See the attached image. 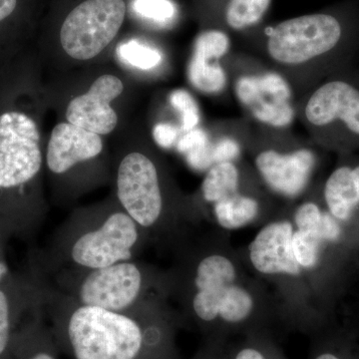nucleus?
Here are the masks:
<instances>
[{"instance_id":"cd10ccee","label":"nucleus","mask_w":359,"mask_h":359,"mask_svg":"<svg viewBox=\"0 0 359 359\" xmlns=\"http://www.w3.org/2000/svg\"><path fill=\"white\" fill-rule=\"evenodd\" d=\"M240 145L231 138H223L212 145V160L214 164L231 162L240 154Z\"/></svg>"},{"instance_id":"f3484780","label":"nucleus","mask_w":359,"mask_h":359,"mask_svg":"<svg viewBox=\"0 0 359 359\" xmlns=\"http://www.w3.org/2000/svg\"><path fill=\"white\" fill-rule=\"evenodd\" d=\"M235 266L228 257L212 255L203 259L196 269L195 285L197 290L224 289L235 283Z\"/></svg>"},{"instance_id":"393cba45","label":"nucleus","mask_w":359,"mask_h":359,"mask_svg":"<svg viewBox=\"0 0 359 359\" xmlns=\"http://www.w3.org/2000/svg\"><path fill=\"white\" fill-rule=\"evenodd\" d=\"M323 212L320 207L313 202L304 203L299 205L294 215V223L297 231L320 233Z\"/></svg>"},{"instance_id":"b1692460","label":"nucleus","mask_w":359,"mask_h":359,"mask_svg":"<svg viewBox=\"0 0 359 359\" xmlns=\"http://www.w3.org/2000/svg\"><path fill=\"white\" fill-rule=\"evenodd\" d=\"M135 13L156 22H168L176 15V6L171 0H134Z\"/></svg>"},{"instance_id":"7c9ffc66","label":"nucleus","mask_w":359,"mask_h":359,"mask_svg":"<svg viewBox=\"0 0 359 359\" xmlns=\"http://www.w3.org/2000/svg\"><path fill=\"white\" fill-rule=\"evenodd\" d=\"M233 359H268V358L261 349L249 346L238 349Z\"/></svg>"},{"instance_id":"9b49d317","label":"nucleus","mask_w":359,"mask_h":359,"mask_svg":"<svg viewBox=\"0 0 359 359\" xmlns=\"http://www.w3.org/2000/svg\"><path fill=\"white\" fill-rule=\"evenodd\" d=\"M316 165V156L309 149H299L292 153L266 150L256 158L257 171L271 190L295 197L306 186Z\"/></svg>"},{"instance_id":"f8f14e48","label":"nucleus","mask_w":359,"mask_h":359,"mask_svg":"<svg viewBox=\"0 0 359 359\" xmlns=\"http://www.w3.org/2000/svg\"><path fill=\"white\" fill-rule=\"evenodd\" d=\"M294 228L287 221L275 222L264 226L249 247L252 266L264 275L297 276L301 266L292 250Z\"/></svg>"},{"instance_id":"6ab92c4d","label":"nucleus","mask_w":359,"mask_h":359,"mask_svg":"<svg viewBox=\"0 0 359 359\" xmlns=\"http://www.w3.org/2000/svg\"><path fill=\"white\" fill-rule=\"evenodd\" d=\"M271 0H230L226 20L233 29L241 30L257 25L264 18Z\"/></svg>"},{"instance_id":"5701e85b","label":"nucleus","mask_w":359,"mask_h":359,"mask_svg":"<svg viewBox=\"0 0 359 359\" xmlns=\"http://www.w3.org/2000/svg\"><path fill=\"white\" fill-rule=\"evenodd\" d=\"M170 101L182 116V130L189 132L195 129L200 122V112L193 96L186 90H176L170 96Z\"/></svg>"},{"instance_id":"0eeeda50","label":"nucleus","mask_w":359,"mask_h":359,"mask_svg":"<svg viewBox=\"0 0 359 359\" xmlns=\"http://www.w3.org/2000/svg\"><path fill=\"white\" fill-rule=\"evenodd\" d=\"M117 196L124 212L140 228H152L163 212L159 174L153 161L139 152L130 153L117 172Z\"/></svg>"},{"instance_id":"412c9836","label":"nucleus","mask_w":359,"mask_h":359,"mask_svg":"<svg viewBox=\"0 0 359 359\" xmlns=\"http://www.w3.org/2000/svg\"><path fill=\"white\" fill-rule=\"evenodd\" d=\"M321 242L323 240L318 231H294L292 250L299 266L311 269L316 266L320 256Z\"/></svg>"},{"instance_id":"aec40b11","label":"nucleus","mask_w":359,"mask_h":359,"mask_svg":"<svg viewBox=\"0 0 359 359\" xmlns=\"http://www.w3.org/2000/svg\"><path fill=\"white\" fill-rule=\"evenodd\" d=\"M254 309V299L243 287L233 285L224 295L219 309V318L230 325H238L247 320Z\"/></svg>"},{"instance_id":"423d86ee","label":"nucleus","mask_w":359,"mask_h":359,"mask_svg":"<svg viewBox=\"0 0 359 359\" xmlns=\"http://www.w3.org/2000/svg\"><path fill=\"white\" fill-rule=\"evenodd\" d=\"M139 231L140 226L126 212H113L96 228L75 238L69 250L71 261L87 271L130 261Z\"/></svg>"},{"instance_id":"20e7f679","label":"nucleus","mask_w":359,"mask_h":359,"mask_svg":"<svg viewBox=\"0 0 359 359\" xmlns=\"http://www.w3.org/2000/svg\"><path fill=\"white\" fill-rule=\"evenodd\" d=\"M125 16L124 0H85L63 21L61 45L76 60L96 57L115 39Z\"/></svg>"},{"instance_id":"39448f33","label":"nucleus","mask_w":359,"mask_h":359,"mask_svg":"<svg viewBox=\"0 0 359 359\" xmlns=\"http://www.w3.org/2000/svg\"><path fill=\"white\" fill-rule=\"evenodd\" d=\"M36 122L21 111L0 114V192L27 185L42 167Z\"/></svg>"},{"instance_id":"7ed1b4c3","label":"nucleus","mask_w":359,"mask_h":359,"mask_svg":"<svg viewBox=\"0 0 359 359\" xmlns=\"http://www.w3.org/2000/svg\"><path fill=\"white\" fill-rule=\"evenodd\" d=\"M66 335L75 359H140L147 335L125 313L79 304L66 325Z\"/></svg>"},{"instance_id":"4be33fe9","label":"nucleus","mask_w":359,"mask_h":359,"mask_svg":"<svg viewBox=\"0 0 359 359\" xmlns=\"http://www.w3.org/2000/svg\"><path fill=\"white\" fill-rule=\"evenodd\" d=\"M118 55L125 62L143 70L152 69L162 60V55L157 49L136 40H130L120 45Z\"/></svg>"},{"instance_id":"473e14b6","label":"nucleus","mask_w":359,"mask_h":359,"mask_svg":"<svg viewBox=\"0 0 359 359\" xmlns=\"http://www.w3.org/2000/svg\"><path fill=\"white\" fill-rule=\"evenodd\" d=\"M313 359H341L335 353L325 351V353H318Z\"/></svg>"},{"instance_id":"2f4dec72","label":"nucleus","mask_w":359,"mask_h":359,"mask_svg":"<svg viewBox=\"0 0 359 359\" xmlns=\"http://www.w3.org/2000/svg\"><path fill=\"white\" fill-rule=\"evenodd\" d=\"M18 6V0H0V22L14 13Z\"/></svg>"},{"instance_id":"f257e3e1","label":"nucleus","mask_w":359,"mask_h":359,"mask_svg":"<svg viewBox=\"0 0 359 359\" xmlns=\"http://www.w3.org/2000/svg\"><path fill=\"white\" fill-rule=\"evenodd\" d=\"M358 39L346 21L332 13H314L283 21L266 42L269 57L287 69L306 67L313 86L351 66Z\"/></svg>"},{"instance_id":"72a5a7b5","label":"nucleus","mask_w":359,"mask_h":359,"mask_svg":"<svg viewBox=\"0 0 359 359\" xmlns=\"http://www.w3.org/2000/svg\"><path fill=\"white\" fill-rule=\"evenodd\" d=\"M29 359H56L53 354L47 353V351H41V353H35Z\"/></svg>"},{"instance_id":"c756f323","label":"nucleus","mask_w":359,"mask_h":359,"mask_svg":"<svg viewBox=\"0 0 359 359\" xmlns=\"http://www.w3.org/2000/svg\"><path fill=\"white\" fill-rule=\"evenodd\" d=\"M320 235L323 241H335L339 238L340 226L337 219L330 212H323L320 226Z\"/></svg>"},{"instance_id":"9d476101","label":"nucleus","mask_w":359,"mask_h":359,"mask_svg":"<svg viewBox=\"0 0 359 359\" xmlns=\"http://www.w3.org/2000/svg\"><path fill=\"white\" fill-rule=\"evenodd\" d=\"M123 90L124 85L114 75L97 78L87 93L70 101L66 110L68 122L98 135L111 133L117 126L118 116L110 104Z\"/></svg>"},{"instance_id":"4468645a","label":"nucleus","mask_w":359,"mask_h":359,"mask_svg":"<svg viewBox=\"0 0 359 359\" xmlns=\"http://www.w3.org/2000/svg\"><path fill=\"white\" fill-rule=\"evenodd\" d=\"M230 47L226 33L210 30L201 33L194 44L188 76L196 89L207 94H216L226 87V75L219 63Z\"/></svg>"},{"instance_id":"bb28decb","label":"nucleus","mask_w":359,"mask_h":359,"mask_svg":"<svg viewBox=\"0 0 359 359\" xmlns=\"http://www.w3.org/2000/svg\"><path fill=\"white\" fill-rule=\"evenodd\" d=\"M209 136L202 129H193L187 132L177 143V149L182 154H188L197 149L205 147L209 145Z\"/></svg>"},{"instance_id":"c85d7f7f","label":"nucleus","mask_w":359,"mask_h":359,"mask_svg":"<svg viewBox=\"0 0 359 359\" xmlns=\"http://www.w3.org/2000/svg\"><path fill=\"white\" fill-rule=\"evenodd\" d=\"M178 136V128L169 123H159L153 130L154 140L162 148H171L176 143Z\"/></svg>"},{"instance_id":"f03ea898","label":"nucleus","mask_w":359,"mask_h":359,"mask_svg":"<svg viewBox=\"0 0 359 359\" xmlns=\"http://www.w3.org/2000/svg\"><path fill=\"white\" fill-rule=\"evenodd\" d=\"M301 119L323 147L339 152L359 149V71L332 73L311 86L302 104Z\"/></svg>"},{"instance_id":"a211bd4d","label":"nucleus","mask_w":359,"mask_h":359,"mask_svg":"<svg viewBox=\"0 0 359 359\" xmlns=\"http://www.w3.org/2000/svg\"><path fill=\"white\" fill-rule=\"evenodd\" d=\"M240 174L233 162L214 164L210 168L204 181L202 192L207 202L216 204L224 198L238 193Z\"/></svg>"},{"instance_id":"a878e982","label":"nucleus","mask_w":359,"mask_h":359,"mask_svg":"<svg viewBox=\"0 0 359 359\" xmlns=\"http://www.w3.org/2000/svg\"><path fill=\"white\" fill-rule=\"evenodd\" d=\"M11 302L8 295L0 289V356L6 351L11 339Z\"/></svg>"},{"instance_id":"ddd939ff","label":"nucleus","mask_w":359,"mask_h":359,"mask_svg":"<svg viewBox=\"0 0 359 359\" xmlns=\"http://www.w3.org/2000/svg\"><path fill=\"white\" fill-rule=\"evenodd\" d=\"M103 150L100 135L71 123H60L52 130L46 163L54 174H65L78 163L96 158Z\"/></svg>"},{"instance_id":"6e6552de","label":"nucleus","mask_w":359,"mask_h":359,"mask_svg":"<svg viewBox=\"0 0 359 359\" xmlns=\"http://www.w3.org/2000/svg\"><path fill=\"white\" fill-rule=\"evenodd\" d=\"M88 271L78 289L80 304L124 313L140 297L143 275L132 262Z\"/></svg>"},{"instance_id":"2eb2a0df","label":"nucleus","mask_w":359,"mask_h":359,"mask_svg":"<svg viewBox=\"0 0 359 359\" xmlns=\"http://www.w3.org/2000/svg\"><path fill=\"white\" fill-rule=\"evenodd\" d=\"M328 211L337 221H347L359 207V186L351 165H341L332 171L323 189Z\"/></svg>"},{"instance_id":"f704fd0d","label":"nucleus","mask_w":359,"mask_h":359,"mask_svg":"<svg viewBox=\"0 0 359 359\" xmlns=\"http://www.w3.org/2000/svg\"><path fill=\"white\" fill-rule=\"evenodd\" d=\"M2 273H4V271H2L1 266H0V278H1Z\"/></svg>"},{"instance_id":"dca6fc26","label":"nucleus","mask_w":359,"mask_h":359,"mask_svg":"<svg viewBox=\"0 0 359 359\" xmlns=\"http://www.w3.org/2000/svg\"><path fill=\"white\" fill-rule=\"evenodd\" d=\"M214 205L217 221L226 230L242 228L256 218L259 212V204L256 200L238 193Z\"/></svg>"},{"instance_id":"1a4fd4ad","label":"nucleus","mask_w":359,"mask_h":359,"mask_svg":"<svg viewBox=\"0 0 359 359\" xmlns=\"http://www.w3.org/2000/svg\"><path fill=\"white\" fill-rule=\"evenodd\" d=\"M235 91L240 103L262 124L283 128L294 120L292 90L278 73L242 75L236 81Z\"/></svg>"}]
</instances>
